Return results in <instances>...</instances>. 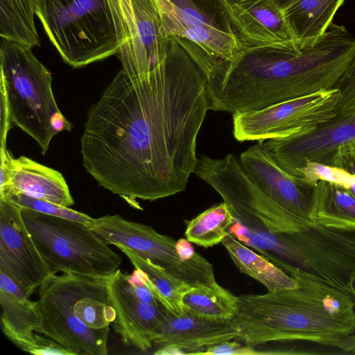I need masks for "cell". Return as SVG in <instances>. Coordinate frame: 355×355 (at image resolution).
I'll use <instances>...</instances> for the list:
<instances>
[{
	"instance_id": "cell-11",
	"label": "cell",
	"mask_w": 355,
	"mask_h": 355,
	"mask_svg": "<svg viewBox=\"0 0 355 355\" xmlns=\"http://www.w3.org/2000/svg\"><path fill=\"white\" fill-rule=\"evenodd\" d=\"M89 226L110 245L127 248L192 286L216 282L214 266L207 259L199 253L192 259H182L177 250V241L158 233L151 226L118 214L94 218Z\"/></svg>"
},
{
	"instance_id": "cell-5",
	"label": "cell",
	"mask_w": 355,
	"mask_h": 355,
	"mask_svg": "<svg viewBox=\"0 0 355 355\" xmlns=\"http://www.w3.org/2000/svg\"><path fill=\"white\" fill-rule=\"evenodd\" d=\"M229 232L289 275H304L355 297V233L316 223L301 232L271 233L236 220Z\"/></svg>"
},
{
	"instance_id": "cell-14",
	"label": "cell",
	"mask_w": 355,
	"mask_h": 355,
	"mask_svg": "<svg viewBox=\"0 0 355 355\" xmlns=\"http://www.w3.org/2000/svg\"><path fill=\"white\" fill-rule=\"evenodd\" d=\"M110 301L115 311L114 330L123 343L142 352L153 346L156 332L168 309L155 293L146 274L135 268L121 270L108 279Z\"/></svg>"
},
{
	"instance_id": "cell-15",
	"label": "cell",
	"mask_w": 355,
	"mask_h": 355,
	"mask_svg": "<svg viewBox=\"0 0 355 355\" xmlns=\"http://www.w3.org/2000/svg\"><path fill=\"white\" fill-rule=\"evenodd\" d=\"M239 160L250 180L270 200L306 229L315 223L310 217L314 186L284 170L263 141H258L243 152Z\"/></svg>"
},
{
	"instance_id": "cell-22",
	"label": "cell",
	"mask_w": 355,
	"mask_h": 355,
	"mask_svg": "<svg viewBox=\"0 0 355 355\" xmlns=\"http://www.w3.org/2000/svg\"><path fill=\"white\" fill-rule=\"evenodd\" d=\"M293 31L300 51L313 47L324 35L345 0H275Z\"/></svg>"
},
{
	"instance_id": "cell-24",
	"label": "cell",
	"mask_w": 355,
	"mask_h": 355,
	"mask_svg": "<svg viewBox=\"0 0 355 355\" xmlns=\"http://www.w3.org/2000/svg\"><path fill=\"white\" fill-rule=\"evenodd\" d=\"M221 243L236 267L242 273L263 284L268 291L298 286L299 284L295 278L263 255L255 252L230 233Z\"/></svg>"
},
{
	"instance_id": "cell-34",
	"label": "cell",
	"mask_w": 355,
	"mask_h": 355,
	"mask_svg": "<svg viewBox=\"0 0 355 355\" xmlns=\"http://www.w3.org/2000/svg\"><path fill=\"white\" fill-rule=\"evenodd\" d=\"M12 124L7 96L0 86V143L1 148L6 147L8 133Z\"/></svg>"
},
{
	"instance_id": "cell-13",
	"label": "cell",
	"mask_w": 355,
	"mask_h": 355,
	"mask_svg": "<svg viewBox=\"0 0 355 355\" xmlns=\"http://www.w3.org/2000/svg\"><path fill=\"white\" fill-rule=\"evenodd\" d=\"M164 37L198 45L208 55L231 60L241 48L221 0H155Z\"/></svg>"
},
{
	"instance_id": "cell-20",
	"label": "cell",
	"mask_w": 355,
	"mask_h": 355,
	"mask_svg": "<svg viewBox=\"0 0 355 355\" xmlns=\"http://www.w3.org/2000/svg\"><path fill=\"white\" fill-rule=\"evenodd\" d=\"M12 191L69 207L74 204L62 174L26 156L13 157L8 184L0 195Z\"/></svg>"
},
{
	"instance_id": "cell-21",
	"label": "cell",
	"mask_w": 355,
	"mask_h": 355,
	"mask_svg": "<svg viewBox=\"0 0 355 355\" xmlns=\"http://www.w3.org/2000/svg\"><path fill=\"white\" fill-rule=\"evenodd\" d=\"M12 278L0 272V304L3 334L21 350L31 343L42 324L36 301Z\"/></svg>"
},
{
	"instance_id": "cell-26",
	"label": "cell",
	"mask_w": 355,
	"mask_h": 355,
	"mask_svg": "<svg viewBox=\"0 0 355 355\" xmlns=\"http://www.w3.org/2000/svg\"><path fill=\"white\" fill-rule=\"evenodd\" d=\"M35 15L36 0H0L1 37L32 48L40 46Z\"/></svg>"
},
{
	"instance_id": "cell-12",
	"label": "cell",
	"mask_w": 355,
	"mask_h": 355,
	"mask_svg": "<svg viewBox=\"0 0 355 355\" xmlns=\"http://www.w3.org/2000/svg\"><path fill=\"white\" fill-rule=\"evenodd\" d=\"M340 91L331 89L266 108L232 114L233 135L239 141H263L309 133L334 115Z\"/></svg>"
},
{
	"instance_id": "cell-35",
	"label": "cell",
	"mask_w": 355,
	"mask_h": 355,
	"mask_svg": "<svg viewBox=\"0 0 355 355\" xmlns=\"http://www.w3.org/2000/svg\"><path fill=\"white\" fill-rule=\"evenodd\" d=\"M124 17L131 35V40L132 42L137 36L136 21L134 16L131 0H120Z\"/></svg>"
},
{
	"instance_id": "cell-31",
	"label": "cell",
	"mask_w": 355,
	"mask_h": 355,
	"mask_svg": "<svg viewBox=\"0 0 355 355\" xmlns=\"http://www.w3.org/2000/svg\"><path fill=\"white\" fill-rule=\"evenodd\" d=\"M327 164L342 168L355 175V139L340 145ZM348 190L355 196V184Z\"/></svg>"
},
{
	"instance_id": "cell-27",
	"label": "cell",
	"mask_w": 355,
	"mask_h": 355,
	"mask_svg": "<svg viewBox=\"0 0 355 355\" xmlns=\"http://www.w3.org/2000/svg\"><path fill=\"white\" fill-rule=\"evenodd\" d=\"M116 247L127 256L135 268L146 274L157 297L169 311L178 315L184 313L182 298L192 286L127 248L121 245Z\"/></svg>"
},
{
	"instance_id": "cell-29",
	"label": "cell",
	"mask_w": 355,
	"mask_h": 355,
	"mask_svg": "<svg viewBox=\"0 0 355 355\" xmlns=\"http://www.w3.org/2000/svg\"><path fill=\"white\" fill-rule=\"evenodd\" d=\"M21 209H31L40 213L67 219L73 220L89 225L94 218L78 211L57 204L29 196L25 193L9 191L0 195Z\"/></svg>"
},
{
	"instance_id": "cell-32",
	"label": "cell",
	"mask_w": 355,
	"mask_h": 355,
	"mask_svg": "<svg viewBox=\"0 0 355 355\" xmlns=\"http://www.w3.org/2000/svg\"><path fill=\"white\" fill-rule=\"evenodd\" d=\"M35 355H73V354L60 345L54 340L37 334L34 338L24 350Z\"/></svg>"
},
{
	"instance_id": "cell-4",
	"label": "cell",
	"mask_w": 355,
	"mask_h": 355,
	"mask_svg": "<svg viewBox=\"0 0 355 355\" xmlns=\"http://www.w3.org/2000/svg\"><path fill=\"white\" fill-rule=\"evenodd\" d=\"M108 279L67 272L49 276L37 290L42 324L37 333L73 355H106L116 316Z\"/></svg>"
},
{
	"instance_id": "cell-23",
	"label": "cell",
	"mask_w": 355,
	"mask_h": 355,
	"mask_svg": "<svg viewBox=\"0 0 355 355\" xmlns=\"http://www.w3.org/2000/svg\"><path fill=\"white\" fill-rule=\"evenodd\" d=\"M310 217L316 224L355 233V196L334 183L318 181L313 189Z\"/></svg>"
},
{
	"instance_id": "cell-16",
	"label": "cell",
	"mask_w": 355,
	"mask_h": 355,
	"mask_svg": "<svg viewBox=\"0 0 355 355\" xmlns=\"http://www.w3.org/2000/svg\"><path fill=\"white\" fill-rule=\"evenodd\" d=\"M0 272L30 296L51 275L21 215L19 207L0 198Z\"/></svg>"
},
{
	"instance_id": "cell-38",
	"label": "cell",
	"mask_w": 355,
	"mask_h": 355,
	"mask_svg": "<svg viewBox=\"0 0 355 355\" xmlns=\"http://www.w3.org/2000/svg\"><path fill=\"white\" fill-rule=\"evenodd\" d=\"M354 293H355V283H354Z\"/></svg>"
},
{
	"instance_id": "cell-3",
	"label": "cell",
	"mask_w": 355,
	"mask_h": 355,
	"mask_svg": "<svg viewBox=\"0 0 355 355\" xmlns=\"http://www.w3.org/2000/svg\"><path fill=\"white\" fill-rule=\"evenodd\" d=\"M295 288L237 296L236 340L256 347L306 341L343 349L355 332V297L300 274Z\"/></svg>"
},
{
	"instance_id": "cell-19",
	"label": "cell",
	"mask_w": 355,
	"mask_h": 355,
	"mask_svg": "<svg viewBox=\"0 0 355 355\" xmlns=\"http://www.w3.org/2000/svg\"><path fill=\"white\" fill-rule=\"evenodd\" d=\"M137 36L125 44L116 55L122 69L130 74L144 75L165 58L169 37L162 33L161 19L155 0H131Z\"/></svg>"
},
{
	"instance_id": "cell-33",
	"label": "cell",
	"mask_w": 355,
	"mask_h": 355,
	"mask_svg": "<svg viewBox=\"0 0 355 355\" xmlns=\"http://www.w3.org/2000/svg\"><path fill=\"white\" fill-rule=\"evenodd\" d=\"M227 340L209 348L204 354L208 355H241L268 354L259 352L255 347L245 344L241 341Z\"/></svg>"
},
{
	"instance_id": "cell-28",
	"label": "cell",
	"mask_w": 355,
	"mask_h": 355,
	"mask_svg": "<svg viewBox=\"0 0 355 355\" xmlns=\"http://www.w3.org/2000/svg\"><path fill=\"white\" fill-rule=\"evenodd\" d=\"M234 218L223 202L187 221L186 239L191 243L208 248L221 243L229 234Z\"/></svg>"
},
{
	"instance_id": "cell-36",
	"label": "cell",
	"mask_w": 355,
	"mask_h": 355,
	"mask_svg": "<svg viewBox=\"0 0 355 355\" xmlns=\"http://www.w3.org/2000/svg\"><path fill=\"white\" fill-rule=\"evenodd\" d=\"M176 247L180 256L184 259H192L198 253L187 239L182 238L177 241Z\"/></svg>"
},
{
	"instance_id": "cell-1",
	"label": "cell",
	"mask_w": 355,
	"mask_h": 355,
	"mask_svg": "<svg viewBox=\"0 0 355 355\" xmlns=\"http://www.w3.org/2000/svg\"><path fill=\"white\" fill-rule=\"evenodd\" d=\"M209 110L206 78L174 36L149 73L121 69L89 110L83 166L137 209L186 189L198 165L197 138Z\"/></svg>"
},
{
	"instance_id": "cell-18",
	"label": "cell",
	"mask_w": 355,
	"mask_h": 355,
	"mask_svg": "<svg viewBox=\"0 0 355 355\" xmlns=\"http://www.w3.org/2000/svg\"><path fill=\"white\" fill-rule=\"evenodd\" d=\"M239 329L232 319L211 320L187 311H168L153 340L157 349L171 347L178 354H204L223 342L236 340Z\"/></svg>"
},
{
	"instance_id": "cell-30",
	"label": "cell",
	"mask_w": 355,
	"mask_h": 355,
	"mask_svg": "<svg viewBox=\"0 0 355 355\" xmlns=\"http://www.w3.org/2000/svg\"><path fill=\"white\" fill-rule=\"evenodd\" d=\"M298 177L314 186L318 181L337 184L346 189L355 184V175L347 171L333 165L306 161L298 169Z\"/></svg>"
},
{
	"instance_id": "cell-8",
	"label": "cell",
	"mask_w": 355,
	"mask_h": 355,
	"mask_svg": "<svg viewBox=\"0 0 355 355\" xmlns=\"http://www.w3.org/2000/svg\"><path fill=\"white\" fill-rule=\"evenodd\" d=\"M21 210L51 275L67 272L110 278L121 270L122 257L88 225L31 209Z\"/></svg>"
},
{
	"instance_id": "cell-37",
	"label": "cell",
	"mask_w": 355,
	"mask_h": 355,
	"mask_svg": "<svg viewBox=\"0 0 355 355\" xmlns=\"http://www.w3.org/2000/svg\"><path fill=\"white\" fill-rule=\"evenodd\" d=\"M342 349L345 352H353L355 353V332L349 336Z\"/></svg>"
},
{
	"instance_id": "cell-25",
	"label": "cell",
	"mask_w": 355,
	"mask_h": 355,
	"mask_svg": "<svg viewBox=\"0 0 355 355\" xmlns=\"http://www.w3.org/2000/svg\"><path fill=\"white\" fill-rule=\"evenodd\" d=\"M182 304L184 311L205 318L230 320L236 311L237 296L215 282L192 286Z\"/></svg>"
},
{
	"instance_id": "cell-9",
	"label": "cell",
	"mask_w": 355,
	"mask_h": 355,
	"mask_svg": "<svg viewBox=\"0 0 355 355\" xmlns=\"http://www.w3.org/2000/svg\"><path fill=\"white\" fill-rule=\"evenodd\" d=\"M194 173L215 189L234 220L245 227L271 233L306 230L254 185L234 154L220 159L200 156Z\"/></svg>"
},
{
	"instance_id": "cell-17",
	"label": "cell",
	"mask_w": 355,
	"mask_h": 355,
	"mask_svg": "<svg viewBox=\"0 0 355 355\" xmlns=\"http://www.w3.org/2000/svg\"><path fill=\"white\" fill-rule=\"evenodd\" d=\"M221 2L241 48L271 46L297 54L302 52L293 31L275 0Z\"/></svg>"
},
{
	"instance_id": "cell-10",
	"label": "cell",
	"mask_w": 355,
	"mask_h": 355,
	"mask_svg": "<svg viewBox=\"0 0 355 355\" xmlns=\"http://www.w3.org/2000/svg\"><path fill=\"white\" fill-rule=\"evenodd\" d=\"M334 87L340 97L327 122L306 134L263 141L288 173L298 177V169L306 161L327 164L340 145L355 139V58Z\"/></svg>"
},
{
	"instance_id": "cell-7",
	"label": "cell",
	"mask_w": 355,
	"mask_h": 355,
	"mask_svg": "<svg viewBox=\"0 0 355 355\" xmlns=\"http://www.w3.org/2000/svg\"><path fill=\"white\" fill-rule=\"evenodd\" d=\"M32 47L1 38L0 86L5 89L13 124L31 137L42 155L53 137L73 125L56 103L51 72Z\"/></svg>"
},
{
	"instance_id": "cell-2",
	"label": "cell",
	"mask_w": 355,
	"mask_h": 355,
	"mask_svg": "<svg viewBox=\"0 0 355 355\" xmlns=\"http://www.w3.org/2000/svg\"><path fill=\"white\" fill-rule=\"evenodd\" d=\"M190 54L206 78L209 110L234 114L333 89L355 58V37L332 22L299 54L271 46L242 47L229 60L198 46Z\"/></svg>"
},
{
	"instance_id": "cell-6",
	"label": "cell",
	"mask_w": 355,
	"mask_h": 355,
	"mask_svg": "<svg viewBox=\"0 0 355 355\" xmlns=\"http://www.w3.org/2000/svg\"><path fill=\"white\" fill-rule=\"evenodd\" d=\"M36 15L75 69L116 55L131 40L120 0H36Z\"/></svg>"
}]
</instances>
